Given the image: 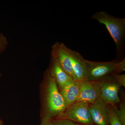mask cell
Here are the masks:
<instances>
[{
  "label": "cell",
  "mask_w": 125,
  "mask_h": 125,
  "mask_svg": "<svg viewBox=\"0 0 125 125\" xmlns=\"http://www.w3.org/2000/svg\"><path fill=\"white\" fill-rule=\"evenodd\" d=\"M113 106L114 111L117 116L122 125H125V107L123 103L120 104V109H118L115 107Z\"/></svg>",
  "instance_id": "13"
},
{
  "label": "cell",
  "mask_w": 125,
  "mask_h": 125,
  "mask_svg": "<svg viewBox=\"0 0 125 125\" xmlns=\"http://www.w3.org/2000/svg\"><path fill=\"white\" fill-rule=\"evenodd\" d=\"M60 92L67 107L77 101L79 95V89L75 81H72L60 88Z\"/></svg>",
  "instance_id": "11"
},
{
  "label": "cell",
  "mask_w": 125,
  "mask_h": 125,
  "mask_svg": "<svg viewBox=\"0 0 125 125\" xmlns=\"http://www.w3.org/2000/svg\"><path fill=\"white\" fill-rule=\"evenodd\" d=\"M46 104L48 114L51 117L60 115L66 109L67 106L58 90L57 84L51 71L47 76Z\"/></svg>",
  "instance_id": "2"
},
{
  "label": "cell",
  "mask_w": 125,
  "mask_h": 125,
  "mask_svg": "<svg viewBox=\"0 0 125 125\" xmlns=\"http://www.w3.org/2000/svg\"><path fill=\"white\" fill-rule=\"evenodd\" d=\"M76 81L87 80L85 60L79 52L67 48Z\"/></svg>",
  "instance_id": "9"
},
{
  "label": "cell",
  "mask_w": 125,
  "mask_h": 125,
  "mask_svg": "<svg viewBox=\"0 0 125 125\" xmlns=\"http://www.w3.org/2000/svg\"><path fill=\"white\" fill-rule=\"evenodd\" d=\"M97 81L100 86V98L103 102L112 106L120 102L118 93L121 86L112 75Z\"/></svg>",
  "instance_id": "5"
},
{
  "label": "cell",
  "mask_w": 125,
  "mask_h": 125,
  "mask_svg": "<svg viewBox=\"0 0 125 125\" xmlns=\"http://www.w3.org/2000/svg\"><path fill=\"white\" fill-rule=\"evenodd\" d=\"M89 103L76 102L68 106L57 119H66L84 125H95L89 110Z\"/></svg>",
  "instance_id": "3"
},
{
  "label": "cell",
  "mask_w": 125,
  "mask_h": 125,
  "mask_svg": "<svg viewBox=\"0 0 125 125\" xmlns=\"http://www.w3.org/2000/svg\"><path fill=\"white\" fill-rule=\"evenodd\" d=\"M109 123L110 125H122L117 116L113 106L108 105Z\"/></svg>",
  "instance_id": "12"
},
{
  "label": "cell",
  "mask_w": 125,
  "mask_h": 125,
  "mask_svg": "<svg viewBox=\"0 0 125 125\" xmlns=\"http://www.w3.org/2000/svg\"><path fill=\"white\" fill-rule=\"evenodd\" d=\"M112 75L117 81L121 86L125 87V74L120 75L117 74H113Z\"/></svg>",
  "instance_id": "16"
},
{
  "label": "cell",
  "mask_w": 125,
  "mask_h": 125,
  "mask_svg": "<svg viewBox=\"0 0 125 125\" xmlns=\"http://www.w3.org/2000/svg\"><path fill=\"white\" fill-rule=\"evenodd\" d=\"M52 60L51 67L50 70L60 88L74 81L71 77L62 69L58 62L52 58Z\"/></svg>",
  "instance_id": "10"
},
{
  "label": "cell",
  "mask_w": 125,
  "mask_h": 125,
  "mask_svg": "<svg viewBox=\"0 0 125 125\" xmlns=\"http://www.w3.org/2000/svg\"><path fill=\"white\" fill-rule=\"evenodd\" d=\"M87 80L96 81L112 74L119 73L117 61L96 62L85 60Z\"/></svg>",
  "instance_id": "4"
},
{
  "label": "cell",
  "mask_w": 125,
  "mask_h": 125,
  "mask_svg": "<svg viewBox=\"0 0 125 125\" xmlns=\"http://www.w3.org/2000/svg\"><path fill=\"white\" fill-rule=\"evenodd\" d=\"M89 110L95 125H110L108 105L100 98L89 103Z\"/></svg>",
  "instance_id": "8"
},
{
  "label": "cell",
  "mask_w": 125,
  "mask_h": 125,
  "mask_svg": "<svg viewBox=\"0 0 125 125\" xmlns=\"http://www.w3.org/2000/svg\"><path fill=\"white\" fill-rule=\"evenodd\" d=\"M8 40L4 35L0 33V53L3 52L7 48Z\"/></svg>",
  "instance_id": "15"
},
{
  "label": "cell",
  "mask_w": 125,
  "mask_h": 125,
  "mask_svg": "<svg viewBox=\"0 0 125 125\" xmlns=\"http://www.w3.org/2000/svg\"><path fill=\"white\" fill-rule=\"evenodd\" d=\"M0 76H1V74H0Z\"/></svg>",
  "instance_id": "18"
},
{
  "label": "cell",
  "mask_w": 125,
  "mask_h": 125,
  "mask_svg": "<svg viewBox=\"0 0 125 125\" xmlns=\"http://www.w3.org/2000/svg\"><path fill=\"white\" fill-rule=\"evenodd\" d=\"M67 47L62 43L56 42L52 47L51 58L58 64L74 81H76L71 60L67 50Z\"/></svg>",
  "instance_id": "6"
},
{
  "label": "cell",
  "mask_w": 125,
  "mask_h": 125,
  "mask_svg": "<svg viewBox=\"0 0 125 125\" xmlns=\"http://www.w3.org/2000/svg\"><path fill=\"white\" fill-rule=\"evenodd\" d=\"M75 82L79 89L76 102L83 101L91 103L100 98V86L97 81H77Z\"/></svg>",
  "instance_id": "7"
},
{
  "label": "cell",
  "mask_w": 125,
  "mask_h": 125,
  "mask_svg": "<svg viewBox=\"0 0 125 125\" xmlns=\"http://www.w3.org/2000/svg\"><path fill=\"white\" fill-rule=\"evenodd\" d=\"M52 125H84L66 119H57L53 121Z\"/></svg>",
  "instance_id": "14"
},
{
  "label": "cell",
  "mask_w": 125,
  "mask_h": 125,
  "mask_svg": "<svg viewBox=\"0 0 125 125\" xmlns=\"http://www.w3.org/2000/svg\"><path fill=\"white\" fill-rule=\"evenodd\" d=\"M92 18L105 25L115 43L117 52L121 51L125 37V18H116L103 11L94 14Z\"/></svg>",
  "instance_id": "1"
},
{
  "label": "cell",
  "mask_w": 125,
  "mask_h": 125,
  "mask_svg": "<svg viewBox=\"0 0 125 125\" xmlns=\"http://www.w3.org/2000/svg\"><path fill=\"white\" fill-rule=\"evenodd\" d=\"M53 121L52 117L47 115L43 120L41 125H52Z\"/></svg>",
  "instance_id": "17"
}]
</instances>
